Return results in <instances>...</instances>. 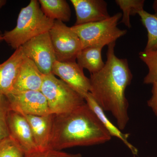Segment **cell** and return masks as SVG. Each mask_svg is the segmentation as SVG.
Instances as JSON below:
<instances>
[{
	"mask_svg": "<svg viewBox=\"0 0 157 157\" xmlns=\"http://www.w3.org/2000/svg\"><path fill=\"white\" fill-rule=\"evenodd\" d=\"M151 98L147 101V105L157 117V81L153 83Z\"/></svg>",
	"mask_w": 157,
	"mask_h": 157,
	"instance_id": "obj_24",
	"label": "cell"
},
{
	"mask_svg": "<svg viewBox=\"0 0 157 157\" xmlns=\"http://www.w3.org/2000/svg\"><path fill=\"white\" fill-rule=\"evenodd\" d=\"M6 2L5 0H0V9L6 5Z\"/></svg>",
	"mask_w": 157,
	"mask_h": 157,
	"instance_id": "obj_26",
	"label": "cell"
},
{
	"mask_svg": "<svg viewBox=\"0 0 157 157\" xmlns=\"http://www.w3.org/2000/svg\"><path fill=\"white\" fill-rule=\"evenodd\" d=\"M115 42L108 45L107 61L104 68L91 74L90 93L104 111L112 113L120 130L125 128L129 120L127 87L133 78L126 59L115 55Z\"/></svg>",
	"mask_w": 157,
	"mask_h": 157,
	"instance_id": "obj_1",
	"label": "cell"
},
{
	"mask_svg": "<svg viewBox=\"0 0 157 157\" xmlns=\"http://www.w3.org/2000/svg\"><path fill=\"white\" fill-rule=\"evenodd\" d=\"M6 96L11 110L23 115L46 116L51 114L46 98L41 91L11 92Z\"/></svg>",
	"mask_w": 157,
	"mask_h": 157,
	"instance_id": "obj_8",
	"label": "cell"
},
{
	"mask_svg": "<svg viewBox=\"0 0 157 157\" xmlns=\"http://www.w3.org/2000/svg\"><path fill=\"white\" fill-rule=\"evenodd\" d=\"M25 157H82L80 154H70L61 151L48 149L44 151H37L27 155Z\"/></svg>",
	"mask_w": 157,
	"mask_h": 157,
	"instance_id": "obj_23",
	"label": "cell"
},
{
	"mask_svg": "<svg viewBox=\"0 0 157 157\" xmlns=\"http://www.w3.org/2000/svg\"><path fill=\"white\" fill-rule=\"evenodd\" d=\"M52 73L59 76L69 86L84 98L90 90V78L76 61L55 62Z\"/></svg>",
	"mask_w": 157,
	"mask_h": 157,
	"instance_id": "obj_9",
	"label": "cell"
},
{
	"mask_svg": "<svg viewBox=\"0 0 157 157\" xmlns=\"http://www.w3.org/2000/svg\"><path fill=\"white\" fill-rule=\"evenodd\" d=\"M115 2L123 11L120 22L131 28L130 16H135L139 11L144 10V0H116Z\"/></svg>",
	"mask_w": 157,
	"mask_h": 157,
	"instance_id": "obj_19",
	"label": "cell"
},
{
	"mask_svg": "<svg viewBox=\"0 0 157 157\" xmlns=\"http://www.w3.org/2000/svg\"><path fill=\"white\" fill-rule=\"evenodd\" d=\"M122 16L121 13H117L104 20L73 25L71 28L80 39L82 49L91 46L104 48L126 34L127 30L117 26Z\"/></svg>",
	"mask_w": 157,
	"mask_h": 157,
	"instance_id": "obj_5",
	"label": "cell"
},
{
	"mask_svg": "<svg viewBox=\"0 0 157 157\" xmlns=\"http://www.w3.org/2000/svg\"><path fill=\"white\" fill-rule=\"evenodd\" d=\"M103 48L100 46H91L82 49L76 58L77 63L82 69L88 70L91 74L99 72L105 66L102 57Z\"/></svg>",
	"mask_w": 157,
	"mask_h": 157,
	"instance_id": "obj_16",
	"label": "cell"
},
{
	"mask_svg": "<svg viewBox=\"0 0 157 157\" xmlns=\"http://www.w3.org/2000/svg\"><path fill=\"white\" fill-rule=\"evenodd\" d=\"M44 14L54 21L67 22L70 20L71 11L67 2L65 0H39Z\"/></svg>",
	"mask_w": 157,
	"mask_h": 157,
	"instance_id": "obj_17",
	"label": "cell"
},
{
	"mask_svg": "<svg viewBox=\"0 0 157 157\" xmlns=\"http://www.w3.org/2000/svg\"><path fill=\"white\" fill-rule=\"evenodd\" d=\"M44 76L34 62L25 56L20 67L11 92L41 91Z\"/></svg>",
	"mask_w": 157,
	"mask_h": 157,
	"instance_id": "obj_12",
	"label": "cell"
},
{
	"mask_svg": "<svg viewBox=\"0 0 157 157\" xmlns=\"http://www.w3.org/2000/svg\"><path fill=\"white\" fill-rule=\"evenodd\" d=\"M25 57L21 46L7 60L0 63V94L7 95L11 92L20 67Z\"/></svg>",
	"mask_w": 157,
	"mask_h": 157,
	"instance_id": "obj_14",
	"label": "cell"
},
{
	"mask_svg": "<svg viewBox=\"0 0 157 157\" xmlns=\"http://www.w3.org/2000/svg\"><path fill=\"white\" fill-rule=\"evenodd\" d=\"M9 136L17 143L25 156L38 151L29 124L22 114L11 110L8 118Z\"/></svg>",
	"mask_w": 157,
	"mask_h": 157,
	"instance_id": "obj_10",
	"label": "cell"
},
{
	"mask_svg": "<svg viewBox=\"0 0 157 157\" xmlns=\"http://www.w3.org/2000/svg\"><path fill=\"white\" fill-rule=\"evenodd\" d=\"M141 22L147 32V42L144 51L157 49V17L144 10L138 13Z\"/></svg>",
	"mask_w": 157,
	"mask_h": 157,
	"instance_id": "obj_18",
	"label": "cell"
},
{
	"mask_svg": "<svg viewBox=\"0 0 157 157\" xmlns=\"http://www.w3.org/2000/svg\"></svg>",
	"mask_w": 157,
	"mask_h": 157,
	"instance_id": "obj_27",
	"label": "cell"
},
{
	"mask_svg": "<svg viewBox=\"0 0 157 157\" xmlns=\"http://www.w3.org/2000/svg\"><path fill=\"white\" fill-rule=\"evenodd\" d=\"M11 110L7 96L0 94V140L9 136L8 118Z\"/></svg>",
	"mask_w": 157,
	"mask_h": 157,
	"instance_id": "obj_21",
	"label": "cell"
},
{
	"mask_svg": "<svg viewBox=\"0 0 157 157\" xmlns=\"http://www.w3.org/2000/svg\"><path fill=\"white\" fill-rule=\"evenodd\" d=\"M84 99L86 104L95 113L111 137H114L119 139L130 149L134 155H137L138 150L128 140L130 134L122 133L118 128L112 123L104 113V110L98 105L90 93L89 92L86 94L85 96Z\"/></svg>",
	"mask_w": 157,
	"mask_h": 157,
	"instance_id": "obj_15",
	"label": "cell"
},
{
	"mask_svg": "<svg viewBox=\"0 0 157 157\" xmlns=\"http://www.w3.org/2000/svg\"><path fill=\"white\" fill-rule=\"evenodd\" d=\"M54 114L46 116L24 115L29 124L38 151L50 148Z\"/></svg>",
	"mask_w": 157,
	"mask_h": 157,
	"instance_id": "obj_13",
	"label": "cell"
},
{
	"mask_svg": "<svg viewBox=\"0 0 157 157\" xmlns=\"http://www.w3.org/2000/svg\"><path fill=\"white\" fill-rule=\"evenodd\" d=\"M76 14L75 25L101 21L110 17L104 0H71Z\"/></svg>",
	"mask_w": 157,
	"mask_h": 157,
	"instance_id": "obj_11",
	"label": "cell"
},
{
	"mask_svg": "<svg viewBox=\"0 0 157 157\" xmlns=\"http://www.w3.org/2000/svg\"><path fill=\"white\" fill-rule=\"evenodd\" d=\"M153 8L154 10L155 14H154L157 17V0H155L153 4Z\"/></svg>",
	"mask_w": 157,
	"mask_h": 157,
	"instance_id": "obj_25",
	"label": "cell"
},
{
	"mask_svg": "<svg viewBox=\"0 0 157 157\" xmlns=\"http://www.w3.org/2000/svg\"><path fill=\"white\" fill-rule=\"evenodd\" d=\"M41 91L51 114L67 113L86 103L83 97L52 73L44 76Z\"/></svg>",
	"mask_w": 157,
	"mask_h": 157,
	"instance_id": "obj_4",
	"label": "cell"
},
{
	"mask_svg": "<svg viewBox=\"0 0 157 157\" xmlns=\"http://www.w3.org/2000/svg\"><path fill=\"white\" fill-rule=\"evenodd\" d=\"M111 136L86 103L71 112L54 116L50 148L61 151L106 143Z\"/></svg>",
	"mask_w": 157,
	"mask_h": 157,
	"instance_id": "obj_2",
	"label": "cell"
},
{
	"mask_svg": "<svg viewBox=\"0 0 157 157\" xmlns=\"http://www.w3.org/2000/svg\"><path fill=\"white\" fill-rule=\"evenodd\" d=\"M49 33L56 60L76 61L82 47L80 39L71 27L62 21H55Z\"/></svg>",
	"mask_w": 157,
	"mask_h": 157,
	"instance_id": "obj_6",
	"label": "cell"
},
{
	"mask_svg": "<svg viewBox=\"0 0 157 157\" xmlns=\"http://www.w3.org/2000/svg\"><path fill=\"white\" fill-rule=\"evenodd\" d=\"M21 47L25 56L34 62L43 75L52 73L56 59L49 32L31 39Z\"/></svg>",
	"mask_w": 157,
	"mask_h": 157,
	"instance_id": "obj_7",
	"label": "cell"
},
{
	"mask_svg": "<svg viewBox=\"0 0 157 157\" xmlns=\"http://www.w3.org/2000/svg\"><path fill=\"white\" fill-rule=\"evenodd\" d=\"M140 59L148 68V73L144 79V84H153L157 81V49L149 51L140 52Z\"/></svg>",
	"mask_w": 157,
	"mask_h": 157,
	"instance_id": "obj_20",
	"label": "cell"
},
{
	"mask_svg": "<svg viewBox=\"0 0 157 157\" xmlns=\"http://www.w3.org/2000/svg\"><path fill=\"white\" fill-rule=\"evenodd\" d=\"M0 157H25L19 145L11 137L0 140Z\"/></svg>",
	"mask_w": 157,
	"mask_h": 157,
	"instance_id": "obj_22",
	"label": "cell"
},
{
	"mask_svg": "<svg viewBox=\"0 0 157 157\" xmlns=\"http://www.w3.org/2000/svg\"><path fill=\"white\" fill-rule=\"evenodd\" d=\"M54 21L44 14L39 1L31 0L20 11L15 28L3 34V41L16 50L31 39L49 32Z\"/></svg>",
	"mask_w": 157,
	"mask_h": 157,
	"instance_id": "obj_3",
	"label": "cell"
}]
</instances>
